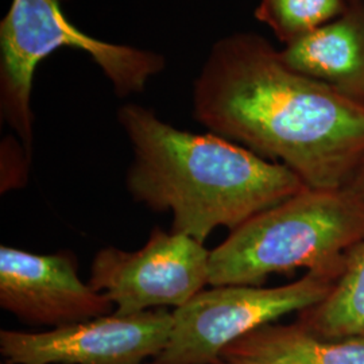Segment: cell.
Listing matches in <instances>:
<instances>
[{"mask_svg": "<svg viewBox=\"0 0 364 364\" xmlns=\"http://www.w3.org/2000/svg\"><path fill=\"white\" fill-rule=\"evenodd\" d=\"M224 364H364V340H328L299 324H266L221 352Z\"/></svg>", "mask_w": 364, "mask_h": 364, "instance_id": "obj_10", "label": "cell"}, {"mask_svg": "<svg viewBox=\"0 0 364 364\" xmlns=\"http://www.w3.org/2000/svg\"><path fill=\"white\" fill-rule=\"evenodd\" d=\"M117 120L132 147L126 185L134 201L170 210V231L200 243L306 188L287 166L213 132L178 130L142 105H122Z\"/></svg>", "mask_w": 364, "mask_h": 364, "instance_id": "obj_2", "label": "cell"}, {"mask_svg": "<svg viewBox=\"0 0 364 364\" xmlns=\"http://www.w3.org/2000/svg\"><path fill=\"white\" fill-rule=\"evenodd\" d=\"M350 0H259L254 15L285 46L344 13Z\"/></svg>", "mask_w": 364, "mask_h": 364, "instance_id": "obj_12", "label": "cell"}, {"mask_svg": "<svg viewBox=\"0 0 364 364\" xmlns=\"http://www.w3.org/2000/svg\"><path fill=\"white\" fill-rule=\"evenodd\" d=\"M364 240V195L352 186L304 188L231 231L210 251L209 285L262 287L273 274L306 273L338 281L352 248Z\"/></svg>", "mask_w": 364, "mask_h": 364, "instance_id": "obj_3", "label": "cell"}, {"mask_svg": "<svg viewBox=\"0 0 364 364\" xmlns=\"http://www.w3.org/2000/svg\"><path fill=\"white\" fill-rule=\"evenodd\" d=\"M350 186H352L353 189H356L358 192H360L362 195H364V159L360 165V168L358 170V173L355 174L353 180H352Z\"/></svg>", "mask_w": 364, "mask_h": 364, "instance_id": "obj_13", "label": "cell"}, {"mask_svg": "<svg viewBox=\"0 0 364 364\" xmlns=\"http://www.w3.org/2000/svg\"><path fill=\"white\" fill-rule=\"evenodd\" d=\"M147 364H164V363H159V362H158V360H156V362H154V363H147Z\"/></svg>", "mask_w": 364, "mask_h": 364, "instance_id": "obj_14", "label": "cell"}, {"mask_svg": "<svg viewBox=\"0 0 364 364\" xmlns=\"http://www.w3.org/2000/svg\"><path fill=\"white\" fill-rule=\"evenodd\" d=\"M360 1H363V3H364V0H360Z\"/></svg>", "mask_w": 364, "mask_h": 364, "instance_id": "obj_16", "label": "cell"}, {"mask_svg": "<svg viewBox=\"0 0 364 364\" xmlns=\"http://www.w3.org/2000/svg\"><path fill=\"white\" fill-rule=\"evenodd\" d=\"M0 306L53 329L115 312L111 299L78 278L72 252L38 255L10 246L0 247Z\"/></svg>", "mask_w": 364, "mask_h": 364, "instance_id": "obj_8", "label": "cell"}, {"mask_svg": "<svg viewBox=\"0 0 364 364\" xmlns=\"http://www.w3.org/2000/svg\"><path fill=\"white\" fill-rule=\"evenodd\" d=\"M87 53L112 82L119 97L144 91L165 68L158 53L93 38L75 26L61 0H13L0 23V112L33 156L31 88L39 63L60 48Z\"/></svg>", "mask_w": 364, "mask_h": 364, "instance_id": "obj_4", "label": "cell"}, {"mask_svg": "<svg viewBox=\"0 0 364 364\" xmlns=\"http://www.w3.org/2000/svg\"><path fill=\"white\" fill-rule=\"evenodd\" d=\"M284 63L306 77L364 105V3L350 0L333 21L279 50Z\"/></svg>", "mask_w": 364, "mask_h": 364, "instance_id": "obj_9", "label": "cell"}, {"mask_svg": "<svg viewBox=\"0 0 364 364\" xmlns=\"http://www.w3.org/2000/svg\"><path fill=\"white\" fill-rule=\"evenodd\" d=\"M173 313H111L77 324L28 333L3 329L0 352L10 364H142L169 343Z\"/></svg>", "mask_w": 364, "mask_h": 364, "instance_id": "obj_7", "label": "cell"}, {"mask_svg": "<svg viewBox=\"0 0 364 364\" xmlns=\"http://www.w3.org/2000/svg\"><path fill=\"white\" fill-rule=\"evenodd\" d=\"M193 117L312 189L348 186L363 162L364 105L293 70L254 33L212 46L196 78Z\"/></svg>", "mask_w": 364, "mask_h": 364, "instance_id": "obj_1", "label": "cell"}, {"mask_svg": "<svg viewBox=\"0 0 364 364\" xmlns=\"http://www.w3.org/2000/svg\"><path fill=\"white\" fill-rule=\"evenodd\" d=\"M297 323L328 340H364V240L352 248L326 299L299 312Z\"/></svg>", "mask_w": 364, "mask_h": 364, "instance_id": "obj_11", "label": "cell"}, {"mask_svg": "<svg viewBox=\"0 0 364 364\" xmlns=\"http://www.w3.org/2000/svg\"><path fill=\"white\" fill-rule=\"evenodd\" d=\"M209 259L204 243L154 227L136 251L102 248L92 260L88 284L112 301L117 314L177 309L209 284Z\"/></svg>", "mask_w": 364, "mask_h": 364, "instance_id": "obj_6", "label": "cell"}, {"mask_svg": "<svg viewBox=\"0 0 364 364\" xmlns=\"http://www.w3.org/2000/svg\"><path fill=\"white\" fill-rule=\"evenodd\" d=\"M218 364H224V363H223V362H219V363H218Z\"/></svg>", "mask_w": 364, "mask_h": 364, "instance_id": "obj_15", "label": "cell"}, {"mask_svg": "<svg viewBox=\"0 0 364 364\" xmlns=\"http://www.w3.org/2000/svg\"><path fill=\"white\" fill-rule=\"evenodd\" d=\"M336 281L316 273L277 287L227 285L201 290L173 312L169 343L156 358L164 364H218L236 340L287 313L326 299Z\"/></svg>", "mask_w": 364, "mask_h": 364, "instance_id": "obj_5", "label": "cell"}]
</instances>
